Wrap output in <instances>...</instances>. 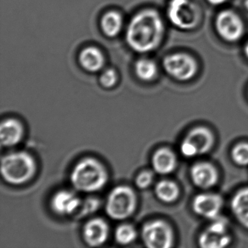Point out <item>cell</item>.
<instances>
[{
    "mask_svg": "<svg viewBox=\"0 0 248 248\" xmlns=\"http://www.w3.org/2000/svg\"><path fill=\"white\" fill-rule=\"evenodd\" d=\"M216 29L223 40L229 43L238 41L245 31L240 17L232 11H223L216 17Z\"/></svg>",
    "mask_w": 248,
    "mask_h": 248,
    "instance_id": "9",
    "label": "cell"
},
{
    "mask_svg": "<svg viewBox=\"0 0 248 248\" xmlns=\"http://www.w3.org/2000/svg\"><path fill=\"white\" fill-rule=\"evenodd\" d=\"M152 166L156 173L168 175L176 167V157L173 152L166 148L156 151L152 157Z\"/></svg>",
    "mask_w": 248,
    "mask_h": 248,
    "instance_id": "17",
    "label": "cell"
},
{
    "mask_svg": "<svg viewBox=\"0 0 248 248\" xmlns=\"http://www.w3.org/2000/svg\"><path fill=\"white\" fill-rule=\"evenodd\" d=\"M209 3L213 5H220L222 4L225 3L227 0H207Z\"/></svg>",
    "mask_w": 248,
    "mask_h": 248,
    "instance_id": "27",
    "label": "cell"
},
{
    "mask_svg": "<svg viewBox=\"0 0 248 248\" xmlns=\"http://www.w3.org/2000/svg\"><path fill=\"white\" fill-rule=\"evenodd\" d=\"M136 204L137 197L135 191L127 186H118L108 194L106 211L114 220H124L133 214Z\"/></svg>",
    "mask_w": 248,
    "mask_h": 248,
    "instance_id": "4",
    "label": "cell"
},
{
    "mask_svg": "<svg viewBox=\"0 0 248 248\" xmlns=\"http://www.w3.org/2000/svg\"><path fill=\"white\" fill-rule=\"evenodd\" d=\"M79 61L84 69L90 72H96L104 67L105 57L98 47L91 46L81 51Z\"/></svg>",
    "mask_w": 248,
    "mask_h": 248,
    "instance_id": "16",
    "label": "cell"
},
{
    "mask_svg": "<svg viewBox=\"0 0 248 248\" xmlns=\"http://www.w3.org/2000/svg\"><path fill=\"white\" fill-rule=\"evenodd\" d=\"M118 77L117 72L112 69H108L103 72L100 78V82L104 88H110L114 87L117 82Z\"/></svg>",
    "mask_w": 248,
    "mask_h": 248,
    "instance_id": "25",
    "label": "cell"
},
{
    "mask_svg": "<svg viewBox=\"0 0 248 248\" xmlns=\"http://www.w3.org/2000/svg\"><path fill=\"white\" fill-rule=\"evenodd\" d=\"M244 52H245V56L248 59V43L245 45V49H244Z\"/></svg>",
    "mask_w": 248,
    "mask_h": 248,
    "instance_id": "28",
    "label": "cell"
},
{
    "mask_svg": "<svg viewBox=\"0 0 248 248\" xmlns=\"http://www.w3.org/2000/svg\"><path fill=\"white\" fill-rule=\"evenodd\" d=\"M136 76L145 82L153 80L157 75V66L156 63L148 59H141L135 65Z\"/></svg>",
    "mask_w": 248,
    "mask_h": 248,
    "instance_id": "21",
    "label": "cell"
},
{
    "mask_svg": "<svg viewBox=\"0 0 248 248\" xmlns=\"http://www.w3.org/2000/svg\"><path fill=\"white\" fill-rule=\"evenodd\" d=\"M164 33L165 26L159 13L153 9L142 10L130 20L126 40L134 51L149 53L159 47Z\"/></svg>",
    "mask_w": 248,
    "mask_h": 248,
    "instance_id": "1",
    "label": "cell"
},
{
    "mask_svg": "<svg viewBox=\"0 0 248 248\" xmlns=\"http://www.w3.org/2000/svg\"><path fill=\"white\" fill-rule=\"evenodd\" d=\"M191 176L194 184L201 188H211L217 179L216 170L207 162H200L194 165L191 168Z\"/></svg>",
    "mask_w": 248,
    "mask_h": 248,
    "instance_id": "15",
    "label": "cell"
},
{
    "mask_svg": "<svg viewBox=\"0 0 248 248\" xmlns=\"http://www.w3.org/2000/svg\"><path fill=\"white\" fill-rule=\"evenodd\" d=\"M163 66L167 73L178 81L192 79L198 66L194 58L186 53H175L165 58Z\"/></svg>",
    "mask_w": 248,
    "mask_h": 248,
    "instance_id": "7",
    "label": "cell"
},
{
    "mask_svg": "<svg viewBox=\"0 0 248 248\" xmlns=\"http://www.w3.org/2000/svg\"><path fill=\"white\" fill-rule=\"evenodd\" d=\"M232 210L239 223L248 229V188L235 194L232 201Z\"/></svg>",
    "mask_w": 248,
    "mask_h": 248,
    "instance_id": "18",
    "label": "cell"
},
{
    "mask_svg": "<svg viewBox=\"0 0 248 248\" xmlns=\"http://www.w3.org/2000/svg\"><path fill=\"white\" fill-rule=\"evenodd\" d=\"M99 207L100 201L98 199L94 198V197L85 199V200H82L80 206L74 217L80 218V217L89 216V215L95 213L99 208Z\"/></svg>",
    "mask_w": 248,
    "mask_h": 248,
    "instance_id": "23",
    "label": "cell"
},
{
    "mask_svg": "<svg viewBox=\"0 0 248 248\" xmlns=\"http://www.w3.org/2000/svg\"><path fill=\"white\" fill-rule=\"evenodd\" d=\"M114 236L117 243L120 245H130L137 238V232L132 225L123 224L116 229Z\"/></svg>",
    "mask_w": 248,
    "mask_h": 248,
    "instance_id": "22",
    "label": "cell"
},
{
    "mask_svg": "<svg viewBox=\"0 0 248 248\" xmlns=\"http://www.w3.org/2000/svg\"><path fill=\"white\" fill-rule=\"evenodd\" d=\"M222 207V200L215 194H201L197 195L193 202V210L197 214L215 219L220 213Z\"/></svg>",
    "mask_w": 248,
    "mask_h": 248,
    "instance_id": "13",
    "label": "cell"
},
{
    "mask_svg": "<svg viewBox=\"0 0 248 248\" xmlns=\"http://www.w3.org/2000/svg\"><path fill=\"white\" fill-rule=\"evenodd\" d=\"M245 6L248 11V0H245Z\"/></svg>",
    "mask_w": 248,
    "mask_h": 248,
    "instance_id": "29",
    "label": "cell"
},
{
    "mask_svg": "<svg viewBox=\"0 0 248 248\" xmlns=\"http://www.w3.org/2000/svg\"><path fill=\"white\" fill-rule=\"evenodd\" d=\"M24 130L21 122L7 119L0 125V140L2 146L11 147L18 144L24 137Z\"/></svg>",
    "mask_w": 248,
    "mask_h": 248,
    "instance_id": "14",
    "label": "cell"
},
{
    "mask_svg": "<svg viewBox=\"0 0 248 248\" xmlns=\"http://www.w3.org/2000/svg\"><path fill=\"white\" fill-rule=\"evenodd\" d=\"M142 239L150 248H169L173 243V233L170 226L162 220L146 223L142 229Z\"/></svg>",
    "mask_w": 248,
    "mask_h": 248,
    "instance_id": "6",
    "label": "cell"
},
{
    "mask_svg": "<svg viewBox=\"0 0 248 248\" xmlns=\"http://www.w3.org/2000/svg\"><path fill=\"white\" fill-rule=\"evenodd\" d=\"M214 143L213 134L205 127L193 129L181 143V151L184 156L194 157L210 150Z\"/></svg>",
    "mask_w": 248,
    "mask_h": 248,
    "instance_id": "8",
    "label": "cell"
},
{
    "mask_svg": "<svg viewBox=\"0 0 248 248\" xmlns=\"http://www.w3.org/2000/svg\"><path fill=\"white\" fill-rule=\"evenodd\" d=\"M109 234L108 223L102 218L90 220L83 229V237L89 246L98 247L107 242Z\"/></svg>",
    "mask_w": 248,
    "mask_h": 248,
    "instance_id": "12",
    "label": "cell"
},
{
    "mask_svg": "<svg viewBox=\"0 0 248 248\" xmlns=\"http://www.w3.org/2000/svg\"><path fill=\"white\" fill-rule=\"evenodd\" d=\"M82 200L73 192L62 190L54 194L50 206L54 213L59 216H75L80 206Z\"/></svg>",
    "mask_w": 248,
    "mask_h": 248,
    "instance_id": "11",
    "label": "cell"
},
{
    "mask_svg": "<svg viewBox=\"0 0 248 248\" xmlns=\"http://www.w3.org/2000/svg\"><path fill=\"white\" fill-rule=\"evenodd\" d=\"M108 172L98 159H82L77 163L71 173L70 179L75 189L86 193L102 189L108 181Z\"/></svg>",
    "mask_w": 248,
    "mask_h": 248,
    "instance_id": "2",
    "label": "cell"
},
{
    "mask_svg": "<svg viewBox=\"0 0 248 248\" xmlns=\"http://www.w3.org/2000/svg\"><path fill=\"white\" fill-rule=\"evenodd\" d=\"M167 15L172 25L184 31L195 29L201 19L200 8L191 0H170Z\"/></svg>",
    "mask_w": 248,
    "mask_h": 248,
    "instance_id": "5",
    "label": "cell"
},
{
    "mask_svg": "<svg viewBox=\"0 0 248 248\" xmlns=\"http://www.w3.org/2000/svg\"><path fill=\"white\" fill-rule=\"evenodd\" d=\"M154 174L152 171L144 170L142 171L139 174L136 180V186L139 188H146L152 185L154 181Z\"/></svg>",
    "mask_w": 248,
    "mask_h": 248,
    "instance_id": "26",
    "label": "cell"
},
{
    "mask_svg": "<svg viewBox=\"0 0 248 248\" xmlns=\"http://www.w3.org/2000/svg\"><path fill=\"white\" fill-rule=\"evenodd\" d=\"M155 194L159 200L164 202H172L178 198L179 189L176 184L171 181H159L155 186Z\"/></svg>",
    "mask_w": 248,
    "mask_h": 248,
    "instance_id": "20",
    "label": "cell"
},
{
    "mask_svg": "<svg viewBox=\"0 0 248 248\" xmlns=\"http://www.w3.org/2000/svg\"><path fill=\"white\" fill-rule=\"evenodd\" d=\"M230 241L226 223L216 220L202 233L199 243L203 248H222L227 246Z\"/></svg>",
    "mask_w": 248,
    "mask_h": 248,
    "instance_id": "10",
    "label": "cell"
},
{
    "mask_svg": "<svg viewBox=\"0 0 248 248\" xmlns=\"http://www.w3.org/2000/svg\"><path fill=\"white\" fill-rule=\"evenodd\" d=\"M101 26L103 32L107 37H115L118 35L123 28V16L117 11H108L101 18Z\"/></svg>",
    "mask_w": 248,
    "mask_h": 248,
    "instance_id": "19",
    "label": "cell"
},
{
    "mask_svg": "<svg viewBox=\"0 0 248 248\" xmlns=\"http://www.w3.org/2000/svg\"><path fill=\"white\" fill-rule=\"evenodd\" d=\"M37 165L34 157L26 152L8 154L1 161V173L8 184L21 185L34 176Z\"/></svg>",
    "mask_w": 248,
    "mask_h": 248,
    "instance_id": "3",
    "label": "cell"
},
{
    "mask_svg": "<svg viewBox=\"0 0 248 248\" xmlns=\"http://www.w3.org/2000/svg\"><path fill=\"white\" fill-rule=\"evenodd\" d=\"M232 157L236 165H248V143H241L236 145L232 149Z\"/></svg>",
    "mask_w": 248,
    "mask_h": 248,
    "instance_id": "24",
    "label": "cell"
}]
</instances>
